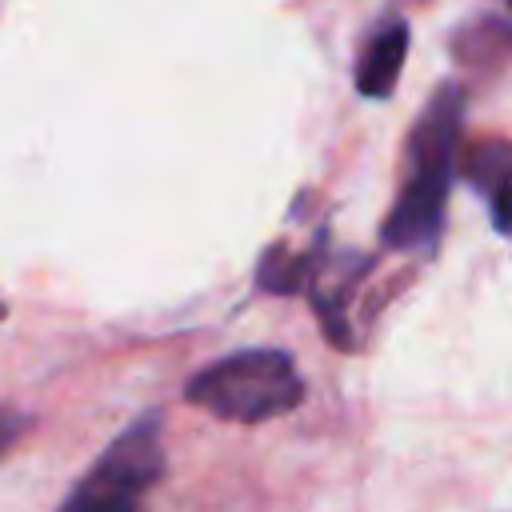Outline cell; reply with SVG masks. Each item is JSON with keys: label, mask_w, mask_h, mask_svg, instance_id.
<instances>
[{"label": "cell", "mask_w": 512, "mask_h": 512, "mask_svg": "<svg viewBox=\"0 0 512 512\" xmlns=\"http://www.w3.org/2000/svg\"><path fill=\"white\" fill-rule=\"evenodd\" d=\"M464 124V92L444 80L408 140V180L396 196L392 216L380 224V240L396 252H432L444 232V200L456 176Z\"/></svg>", "instance_id": "6da1fadb"}, {"label": "cell", "mask_w": 512, "mask_h": 512, "mask_svg": "<svg viewBox=\"0 0 512 512\" xmlns=\"http://www.w3.org/2000/svg\"><path fill=\"white\" fill-rule=\"evenodd\" d=\"M188 404L228 424H264L304 400V380L280 348H240L212 360L184 384Z\"/></svg>", "instance_id": "7a4b0ae2"}, {"label": "cell", "mask_w": 512, "mask_h": 512, "mask_svg": "<svg viewBox=\"0 0 512 512\" xmlns=\"http://www.w3.org/2000/svg\"><path fill=\"white\" fill-rule=\"evenodd\" d=\"M164 416H136L64 496L56 512H144V496L164 476Z\"/></svg>", "instance_id": "3957f363"}, {"label": "cell", "mask_w": 512, "mask_h": 512, "mask_svg": "<svg viewBox=\"0 0 512 512\" xmlns=\"http://www.w3.org/2000/svg\"><path fill=\"white\" fill-rule=\"evenodd\" d=\"M468 184L484 196L488 220L512 240V140H484L464 156Z\"/></svg>", "instance_id": "277c9868"}, {"label": "cell", "mask_w": 512, "mask_h": 512, "mask_svg": "<svg viewBox=\"0 0 512 512\" xmlns=\"http://www.w3.org/2000/svg\"><path fill=\"white\" fill-rule=\"evenodd\" d=\"M408 56V24L404 20H388L376 28V36L368 40V48L356 60V92L368 100H384L392 96L400 68Z\"/></svg>", "instance_id": "5b68a950"}, {"label": "cell", "mask_w": 512, "mask_h": 512, "mask_svg": "<svg viewBox=\"0 0 512 512\" xmlns=\"http://www.w3.org/2000/svg\"><path fill=\"white\" fill-rule=\"evenodd\" d=\"M24 428H28V420L20 416V412H12V408H0V456L24 436Z\"/></svg>", "instance_id": "8992f818"}, {"label": "cell", "mask_w": 512, "mask_h": 512, "mask_svg": "<svg viewBox=\"0 0 512 512\" xmlns=\"http://www.w3.org/2000/svg\"><path fill=\"white\" fill-rule=\"evenodd\" d=\"M4 316H8V308H4V304H0V320H4Z\"/></svg>", "instance_id": "52a82bcc"}]
</instances>
